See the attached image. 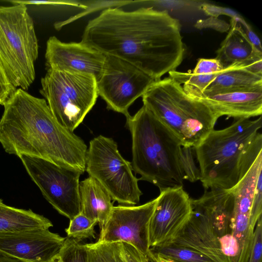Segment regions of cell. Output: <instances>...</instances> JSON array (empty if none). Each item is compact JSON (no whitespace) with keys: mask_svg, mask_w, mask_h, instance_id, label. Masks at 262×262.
<instances>
[{"mask_svg":"<svg viewBox=\"0 0 262 262\" xmlns=\"http://www.w3.org/2000/svg\"><path fill=\"white\" fill-rule=\"evenodd\" d=\"M81 41L129 62L156 81L176 70L185 52L179 20L153 7L106 8L88 23Z\"/></svg>","mask_w":262,"mask_h":262,"instance_id":"cell-1","label":"cell"},{"mask_svg":"<svg viewBox=\"0 0 262 262\" xmlns=\"http://www.w3.org/2000/svg\"><path fill=\"white\" fill-rule=\"evenodd\" d=\"M4 106L0 143L6 152L43 159L84 172L87 145L56 121L45 99L18 88Z\"/></svg>","mask_w":262,"mask_h":262,"instance_id":"cell-2","label":"cell"},{"mask_svg":"<svg viewBox=\"0 0 262 262\" xmlns=\"http://www.w3.org/2000/svg\"><path fill=\"white\" fill-rule=\"evenodd\" d=\"M126 118L132 136L131 164L139 180L153 184L160 192L183 187L179 139L144 105Z\"/></svg>","mask_w":262,"mask_h":262,"instance_id":"cell-3","label":"cell"},{"mask_svg":"<svg viewBox=\"0 0 262 262\" xmlns=\"http://www.w3.org/2000/svg\"><path fill=\"white\" fill-rule=\"evenodd\" d=\"M142 98L143 105L183 146H198L214 129L219 118L205 103L188 95L169 77L155 81Z\"/></svg>","mask_w":262,"mask_h":262,"instance_id":"cell-4","label":"cell"},{"mask_svg":"<svg viewBox=\"0 0 262 262\" xmlns=\"http://www.w3.org/2000/svg\"><path fill=\"white\" fill-rule=\"evenodd\" d=\"M261 126V116L239 119L225 128L213 129L194 147L205 190H230L236 185L242 154Z\"/></svg>","mask_w":262,"mask_h":262,"instance_id":"cell-5","label":"cell"},{"mask_svg":"<svg viewBox=\"0 0 262 262\" xmlns=\"http://www.w3.org/2000/svg\"><path fill=\"white\" fill-rule=\"evenodd\" d=\"M38 45L26 6H0V61L17 89L27 91L35 78Z\"/></svg>","mask_w":262,"mask_h":262,"instance_id":"cell-6","label":"cell"},{"mask_svg":"<svg viewBox=\"0 0 262 262\" xmlns=\"http://www.w3.org/2000/svg\"><path fill=\"white\" fill-rule=\"evenodd\" d=\"M40 93L56 121L74 132L93 107L98 98L95 76L52 69L40 80Z\"/></svg>","mask_w":262,"mask_h":262,"instance_id":"cell-7","label":"cell"},{"mask_svg":"<svg viewBox=\"0 0 262 262\" xmlns=\"http://www.w3.org/2000/svg\"><path fill=\"white\" fill-rule=\"evenodd\" d=\"M85 170L107 191L114 202L126 206L139 203L142 194L138 186L139 179L112 138L99 135L90 141Z\"/></svg>","mask_w":262,"mask_h":262,"instance_id":"cell-8","label":"cell"},{"mask_svg":"<svg viewBox=\"0 0 262 262\" xmlns=\"http://www.w3.org/2000/svg\"><path fill=\"white\" fill-rule=\"evenodd\" d=\"M19 157L44 198L58 213L70 220L80 213V171L37 157Z\"/></svg>","mask_w":262,"mask_h":262,"instance_id":"cell-9","label":"cell"},{"mask_svg":"<svg viewBox=\"0 0 262 262\" xmlns=\"http://www.w3.org/2000/svg\"><path fill=\"white\" fill-rule=\"evenodd\" d=\"M156 81L148 74L117 57L105 55L101 76L97 80L98 96L108 110L130 115L128 108Z\"/></svg>","mask_w":262,"mask_h":262,"instance_id":"cell-10","label":"cell"},{"mask_svg":"<svg viewBox=\"0 0 262 262\" xmlns=\"http://www.w3.org/2000/svg\"><path fill=\"white\" fill-rule=\"evenodd\" d=\"M157 198L139 206H114L98 241L125 242L136 248L154 262L148 243V226Z\"/></svg>","mask_w":262,"mask_h":262,"instance_id":"cell-11","label":"cell"},{"mask_svg":"<svg viewBox=\"0 0 262 262\" xmlns=\"http://www.w3.org/2000/svg\"><path fill=\"white\" fill-rule=\"evenodd\" d=\"M191 211V198L183 187L160 192L149 223V247L170 242L188 222Z\"/></svg>","mask_w":262,"mask_h":262,"instance_id":"cell-12","label":"cell"},{"mask_svg":"<svg viewBox=\"0 0 262 262\" xmlns=\"http://www.w3.org/2000/svg\"><path fill=\"white\" fill-rule=\"evenodd\" d=\"M105 55L84 43L64 42L51 36L47 41L46 69L101 76Z\"/></svg>","mask_w":262,"mask_h":262,"instance_id":"cell-13","label":"cell"},{"mask_svg":"<svg viewBox=\"0 0 262 262\" xmlns=\"http://www.w3.org/2000/svg\"><path fill=\"white\" fill-rule=\"evenodd\" d=\"M65 238L49 229L0 234V255L26 262H50L58 255Z\"/></svg>","mask_w":262,"mask_h":262,"instance_id":"cell-14","label":"cell"},{"mask_svg":"<svg viewBox=\"0 0 262 262\" xmlns=\"http://www.w3.org/2000/svg\"><path fill=\"white\" fill-rule=\"evenodd\" d=\"M191 203L190 219L169 242L198 251L215 262H231L221 251L219 238L200 199H191Z\"/></svg>","mask_w":262,"mask_h":262,"instance_id":"cell-15","label":"cell"},{"mask_svg":"<svg viewBox=\"0 0 262 262\" xmlns=\"http://www.w3.org/2000/svg\"><path fill=\"white\" fill-rule=\"evenodd\" d=\"M194 98L205 103L219 118L250 119L262 114V85Z\"/></svg>","mask_w":262,"mask_h":262,"instance_id":"cell-16","label":"cell"},{"mask_svg":"<svg viewBox=\"0 0 262 262\" xmlns=\"http://www.w3.org/2000/svg\"><path fill=\"white\" fill-rule=\"evenodd\" d=\"M79 189L80 213L97 221L101 229L114 207L110 194L97 180L90 176L79 183Z\"/></svg>","mask_w":262,"mask_h":262,"instance_id":"cell-17","label":"cell"},{"mask_svg":"<svg viewBox=\"0 0 262 262\" xmlns=\"http://www.w3.org/2000/svg\"><path fill=\"white\" fill-rule=\"evenodd\" d=\"M238 16L231 18L229 31L216 51L215 58L225 68L244 61L255 48L238 22Z\"/></svg>","mask_w":262,"mask_h":262,"instance_id":"cell-18","label":"cell"},{"mask_svg":"<svg viewBox=\"0 0 262 262\" xmlns=\"http://www.w3.org/2000/svg\"><path fill=\"white\" fill-rule=\"evenodd\" d=\"M260 85L262 75L252 73L241 62H236L225 68L198 97Z\"/></svg>","mask_w":262,"mask_h":262,"instance_id":"cell-19","label":"cell"},{"mask_svg":"<svg viewBox=\"0 0 262 262\" xmlns=\"http://www.w3.org/2000/svg\"><path fill=\"white\" fill-rule=\"evenodd\" d=\"M52 222L32 210L17 208L4 204L0 199V234L49 229Z\"/></svg>","mask_w":262,"mask_h":262,"instance_id":"cell-20","label":"cell"},{"mask_svg":"<svg viewBox=\"0 0 262 262\" xmlns=\"http://www.w3.org/2000/svg\"><path fill=\"white\" fill-rule=\"evenodd\" d=\"M154 257L160 256L176 262H215L208 257L191 249L169 242L150 248Z\"/></svg>","mask_w":262,"mask_h":262,"instance_id":"cell-21","label":"cell"},{"mask_svg":"<svg viewBox=\"0 0 262 262\" xmlns=\"http://www.w3.org/2000/svg\"><path fill=\"white\" fill-rule=\"evenodd\" d=\"M254 230L250 226L248 216L233 214L232 234L237 240L239 250L237 256L232 262H248Z\"/></svg>","mask_w":262,"mask_h":262,"instance_id":"cell-22","label":"cell"},{"mask_svg":"<svg viewBox=\"0 0 262 262\" xmlns=\"http://www.w3.org/2000/svg\"><path fill=\"white\" fill-rule=\"evenodd\" d=\"M98 222L91 220L80 213L70 220L69 227L65 229L67 237L77 242L95 238V227Z\"/></svg>","mask_w":262,"mask_h":262,"instance_id":"cell-23","label":"cell"},{"mask_svg":"<svg viewBox=\"0 0 262 262\" xmlns=\"http://www.w3.org/2000/svg\"><path fill=\"white\" fill-rule=\"evenodd\" d=\"M58 256L62 262H88L86 245L67 237Z\"/></svg>","mask_w":262,"mask_h":262,"instance_id":"cell-24","label":"cell"},{"mask_svg":"<svg viewBox=\"0 0 262 262\" xmlns=\"http://www.w3.org/2000/svg\"><path fill=\"white\" fill-rule=\"evenodd\" d=\"M116 242L85 244L88 262H115V249Z\"/></svg>","mask_w":262,"mask_h":262,"instance_id":"cell-25","label":"cell"},{"mask_svg":"<svg viewBox=\"0 0 262 262\" xmlns=\"http://www.w3.org/2000/svg\"><path fill=\"white\" fill-rule=\"evenodd\" d=\"M194 157V147L182 146L181 155V166L184 174V180L194 182L200 180V171L196 166Z\"/></svg>","mask_w":262,"mask_h":262,"instance_id":"cell-26","label":"cell"},{"mask_svg":"<svg viewBox=\"0 0 262 262\" xmlns=\"http://www.w3.org/2000/svg\"><path fill=\"white\" fill-rule=\"evenodd\" d=\"M262 213V173H259L252 202L250 214L249 216V225L251 228L254 229L255 225Z\"/></svg>","mask_w":262,"mask_h":262,"instance_id":"cell-27","label":"cell"},{"mask_svg":"<svg viewBox=\"0 0 262 262\" xmlns=\"http://www.w3.org/2000/svg\"><path fill=\"white\" fill-rule=\"evenodd\" d=\"M262 259V218H259L255 225L252 244L248 262H261Z\"/></svg>","mask_w":262,"mask_h":262,"instance_id":"cell-28","label":"cell"},{"mask_svg":"<svg viewBox=\"0 0 262 262\" xmlns=\"http://www.w3.org/2000/svg\"><path fill=\"white\" fill-rule=\"evenodd\" d=\"M221 251L223 254L232 262L238 253V244L232 233L222 235L219 238Z\"/></svg>","mask_w":262,"mask_h":262,"instance_id":"cell-29","label":"cell"},{"mask_svg":"<svg viewBox=\"0 0 262 262\" xmlns=\"http://www.w3.org/2000/svg\"><path fill=\"white\" fill-rule=\"evenodd\" d=\"M0 61V105H4L17 90Z\"/></svg>","mask_w":262,"mask_h":262,"instance_id":"cell-30","label":"cell"},{"mask_svg":"<svg viewBox=\"0 0 262 262\" xmlns=\"http://www.w3.org/2000/svg\"><path fill=\"white\" fill-rule=\"evenodd\" d=\"M225 68L223 65L215 58L212 59L200 58L191 72L198 74H212L220 72Z\"/></svg>","mask_w":262,"mask_h":262,"instance_id":"cell-31","label":"cell"},{"mask_svg":"<svg viewBox=\"0 0 262 262\" xmlns=\"http://www.w3.org/2000/svg\"><path fill=\"white\" fill-rule=\"evenodd\" d=\"M241 62L248 71L262 75V51L255 48L251 54Z\"/></svg>","mask_w":262,"mask_h":262,"instance_id":"cell-32","label":"cell"},{"mask_svg":"<svg viewBox=\"0 0 262 262\" xmlns=\"http://www.w3.org/2000/svg\"><path fill=\"white\" fill-rule=\"evenodd\" d=\"M9 2L14 4H20L26 6L28 5H67L77 7L81 8H86L87 5L78 1H9Z\"/></svg>","mask_w":262,"mask_h":262,"instance_id":"cell-33","label":"cell"},{"mask_svg":"<svg viewBox=\"0 0 262 262\" xmlns=\"http://www.w3.org/2000/svg\"><path fill=\"white\" fill-rule=\"evenodd\" d=\"M121 251L126 262H149L146 256L127 243L121 242Z\"/></svg>","mask_w":262,"mask_h":262,"instance_id":"cell-34","label":"cell"},{"mask_svg":"<svg viewBox=\"0 0 262 262\" xmlns=\"http://www.w3.org/2000/svg\"><path fill=\"white\" fill-rule=\"evenodd\" d=\"M195 27L198 28L209 27L216 31L224 32L229 29L230 25L217 17L210 16L204 20H199L196 23Z\"/></svg>","mask_w":262,"mask_h":262,"instance_id":"cell-35","label":"cell"},{"mask_svg":"<svg viewBox=\"0 0 262 262\" xmlns=\"http://www.w3.org/2000/svg\"><path fill=\"white\" fill-rule=\"evenodd\" d=\"M202 9L208 15L211 17H217L222 14L227 15L233 17L238 16L239 15L233 11L223 7L216 6L210 4L204 5L202 7Z\"/></svg>","mask_w":262,"mask_h":262,"instance_id":"cell-36","label":"cell"},{"mask_svg":"<svg viewBox=\"0 0 262 262\" xmlns=\"http://www.w3.org/2000/svg\"><path fill=\"white\" fill-rule=\"evenodd\" d=\"M0 262H26L24 260L6 256V255H0Z\"/></svg>","mask_w":262,"mask_h":262,"instance_id":"cell-37","label":"cell"},{"mask_svg":"<svg viewBox=\"0 0 262 262\" xmlns=\"http://www.w3.org/2000/svg\"><path fill=\"white\" fill-rule=\"evenodd\" d=\"M154 262H176L171 259L164 258L160 256H156L154 257Z\"/></svg>","mask_w":262,"mask_h":262,"instance_id":"cell-38","label":"cell"},{"mask_svg":"<svg viewBox=\"0 0 262 262\" xmlns=\"http://www.w3.org/2000/svg\"><path fill=\"white\" fill-rule=\"evenodd\" d=\"M50 262H62L60 260V258L59 257L58 255L55 257L54 259H53Z\"/></svg>","mask_w":262,"mask_h":262,"instance_id":"cell-39","label":"cell"}]
</instances>
